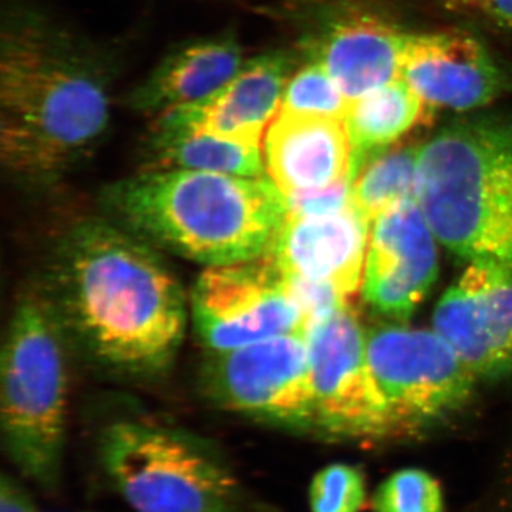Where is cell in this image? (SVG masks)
<instances>
[{"label":"cell","instance_id":"1","mask_svg":"<svg viewBox=\"0 0 512 512\" xmlns=\"http://www.w3.org/2000/svg\"><path fill=\"white\" fill-rule=\"evenodd\" d=\"M43 298L67 343L111 375H163L183 340L184 293L143 239L109 221H86L53 252Z\"/></svg>","mask_w":512,"mask_h":512},{"label":"cell","instance_id":"2","mask_svg":"<svg viewBox=\"0 0 512 512\" xmlns=\"http://www.w3.org/2000/svg\"><path fill=\"white\" fill-rule=\"evenodd\" d=\"M110 114L103 55L40 13L13 12L0 47V158L12 180L59 183L92 156Z\"/></svg>","mask_w":512,"mask_h":512},{"label":"cell","instance_id":"3","mask_svg":"<svg viewBox=\"0 0 512 512\" xmlns=\"http://www.w3.org/2000/svg\"><path fill=\"white\" fill-rule=\"evenodd\" d=\"M110 221L151 247L208 266L265 255L288 217L268 175L144 171L109 185Z\"/></svg>","mask_w":512,"mask_h":512},{"label":"cell","instance_id":"4","mask_svg":"<svg viewBox=\"0 0 512 512\" xmlns=\"http://www.w3.org/2000/svg\"><path fill=\"white\" fill-rule=\"evenodd\" d=\"M416 201L434 237L512 272V123L471 117L420 147Z\"/></svg>","mask_w":512,"mask_h":512},{"label":"cell","instance_id":"5","mask_svg":"<svg viewBox=\"0 0 512 512\" xmlns=\"http://www.w3.org/2000/svg\"><path fill=\"white\" fill-rule=\"evenodd\" d=\"M67 339L42 293L20 301L2 352L0 424L13 466L46 491L62 478Z\"/></svg>","mask_w":512,"mask_h":512},{"label":"cell","instance_id":"6","mask_svg":"<svg viewBox=\"0 0 512 512\" xmlns=\"http://www.w3.org/2000/svg\"><path fill=\"white\" fill-rule=\"evenodd\" d=\"M101 467L136 512H254L247 488L207 440L144 420L114 421Z\"/></svg>","mask_w":512,"mask_h":512},{"label":"cell","instance_id":"7","mask_svg":"<svg viewBox=\"0 0 512 512\" xmlns=\"http://www.w3.org/2000/svg\"><path fill=\"white\" fill-rule=\"evenodd\" d=\"M366 359L383 403L387 439L420 433L460 409L473 390L474 373L436 330L373 329Z\"/></svg>","mask_w":512,"mask_h":512},{"label":"cell","instance_id":"8","mask_svg":"<svg viewBox=\"0 0 512 512\" xmlns=\"http://www.w3.org/2000/svg\"><path fill=\"white\" fill-rule=\"evenodd\" d=\"M195 329L211 353L285 335H306L308 320L288 276L266 252L208 266L191 296Z\"/></svg>","mask_w":512,"mask_h":512},{"label":"cell","instance_id":"9","mask_svg":"<svg viewBox=\"0 0 512 512\" xmlns=\"http://www.w3.org/2000/svg\"><path fill=\"white\" fill-rule=\"evenodd\" d=\"M205 396L227 412L313 433L315 406L305 336L285 335L211 353L201 375Z\"/></svg>","mask_w":512,"mask_h":512},{"label":"cell","instance_id":"10","mask_svg":"<svg viewBox=\"0 0 512 512\" xmlns=\"http://www.w3.org/2000/svg\"><path fill=\"white\" fill-rule=\"evenodd\" d=\"M315 430L335 439H387L386 417L366 359V336L349 305L306 330Z\"/></svg>","mask_w":512,"mask_h":512},{"label":"cell","instance_id":"11","mask_svg":"<svg viewBox=\"0 0 512 512\" xmlns=\"http://www.w3.org/2000/svg\"><path fill=\"white\" fill-rule=\"evenodd\" d=\"M434 330L474 375H512V272L473 262L434 312Z\"/></svg>","mask_w":512,"mask_h":512},{"label":"cell","instance_id":"12","mask_svg":"<svg viewBox=\"0 0 512 512\" xmlns=\"http://www.w3.org/2000/svg\"><path fill=\"white\" fill-rule=\"evenodd\" d=\"M365 266V295L377 311L407 318L437 276L434 234L416 200L376 218Z\"/></svg>","mask_w":512,"mask_h":512},{"label":"cell","instance_id":"13","mask_svg":"<svg viewBox=\"0 0 512 512\" xmlns=\"http://www.w3.org/2000/svg\"><path fill=\"white\" fill-rule=\"evenodd\" d=\"M400 79L429 107L468 111L501 96L508 79L474 36L450 32L410 35Z\"/></svg>","mask_w":512,"mask_h":512},{"label":"cell","instance_id":"14","mask_svg":"<svg viewBox=\"0 0 512 512\" xmlns=\"http://www.w3.org/2000/svg\"><path fill=\"white\" fill-rule=\"evenodd\" d=\"M291 59L272 52L245 62L220 90L197 103L165 111L157 119L249 147L264 146L282 106Z\"/></svg>","mask_w":512,"mask_h":512},{"label":"cell","instance_id":"15","mask_svg":"<svg viewBox=\"0 0 512 512\" xmlns=\"http://www.w3.org/2000/svg\"><path fill=\"white\" fill-rule=\"evenodd\" d=\"M369 221L349 205L318 215L288 214L268 254L286 276L353 295L362 282Z\"/></svg>","mask_w":512,"mask_h":512},{"label":"cell","instance_id":"16","mask_svg":"<svg viewBox=\"0 0 512 512\" xmlns=\"http://www.w3.org/2000/svg\"><path fill=\"white\" fill-rule=\"evenodd\" d=\"M266 175L285 195L322 190L349 180L345 120L279 110L264 138Z\"/></svg>","mask_w":512,"mask_h":512},{"label":"cell","instance_id":"17","mask_svg":"<svg viewBox=\"0 0 512 512\" xmlns=\"http://www.w3.org/2000/svg\"><path fill=\"white\" fill-rule=\"evenodd\" d=\"M409 36L373 16H355L339 20L323 33L315 57L352 101L400 79Z\"/></svg>","mask_w":512,"mask_h":512},{"label":"cell","instance_id":"18","mask_svg":"<svg viewBox=\"0 0 512 512\" xmlns=\"http://www.w3.org/2000/svg\"><path fill=\"white\" fill-rule=\"evenodd\" d=\"M232 36H214L178 47L131 94L137 111L160 114L197 103L220 90L244 66Z\"/></svg>","mask_w":512,"mask_h":512},{"label":"cell","instance_id":"19","mask_svg":"<svg viewBox=\"0 0 512 512\" xmlns=\"http://www.w3.org/2000/svg\"><path fill=\"white\" fill-rule=\"evenodd\" d=\"M427 104L404 80L397 79L349 101L345 114L350 150V183L370 161L386 153L400 137L423 121Z\"/></svg>","mask_w":512,"mask_h":512},{"label":"cell","instance_id":"20","mask_svg":"<svg viewBox=\"0 0 512 512\" xmlns=\"http://www.w3.org/2000/svg\"><path fill=\"white\" fill-rule=\"evenodd\" d=\"M148 171H208L262 177L261 147L231 143L157 119L147 143Z\"/></svg>","mask_w":512,"mask_h":512},{"label":"cell","instance_id":"21","mask_svg":"<svg viewBox=\"0 0 512 512\" xmlns=\"http://www.w3.org/2000/svg\"><path fill=\"white\" fill-rule=\"evenodd\" d=\"M420 148L406 146L386 151L370 161L352 183V200L367 221L407 200H416Z\"/></svg>","mask_w":512,"mask_h":512},{"label":"cell","instance_id":"22","mask_svg":"<svg viewBox=\"0 0 512 512\" xmlns=\"http://www.w3.org/2000/svg\"><path fill=\"white\" fill-rule=\"evenodd\" d=\"M348 106V99L340 92L325 64L313 57L311 62L289 77L281 109L343 120Z\"/></svg>","mask_w":512,"mask_h":512},{"label":"cell","instance_id":"23","mask_svg":"<svg viewBox=\"0 0 512 512\" xmlns=\"http://www.w3.org/2000/svg\"><path fill=\"white\" fill-rule=\"evenodd\" d=\"M375 512H444L443 491L436 478L420 468L396 471L377 488Z\"/></svg>","mask_w":512,"mask_h":512},{"label":"cell","instance_id":"24","mask_svg":"<svg viewBox=\"0 0 512 512\" xmlns=\"http://www.w3.org/2000/svg\"><path fill=\"white\" fill-rule=\"evenodd\" d=\"M365 500V476L349 464L322 468L309 485L311 512H360Z\"/></svg>","mask_w":512,"mask_h":512},{"label":"cell","instance_id":"25","mask_svg":"<svg viewBox=\"0 0 512 512\" xmlns=\"http://www.w3.org/2000/svg\"><path fill=\"white\" fill-rule=\"evenodd\" d=\"M288 214L318 215L345 210L353 204L352 183L342 180L322 190L302 192L286 197Z\"/></svg>","mask_w":512,"mask_h":512},{"label":"cell","instance_id":"26","mask_svg":"<svg viewBox=\"0 0 512 512\" xmlns=\"http://www.w3.org/2000/svg\"><path fill=\"white\" fill-rule=\"evenodd\" d=\"M454 15L512 32V0H434Z\"/></svg>","mask_w":512,"mask_h":512},{"label":"cell","instance_id":"27","mask_svg":"<svg viewBox=\"0 0 512 512\" xmlns=\"http://www.w3.org/2000/svg\"><path fill=\"white\" fill-rule=\"evenodd\" d=\"M0 512H39L28 491L15 480L3 474L0 478Z\"/></svg>","mask_w":512,"mask_h":512}]
</instances>
